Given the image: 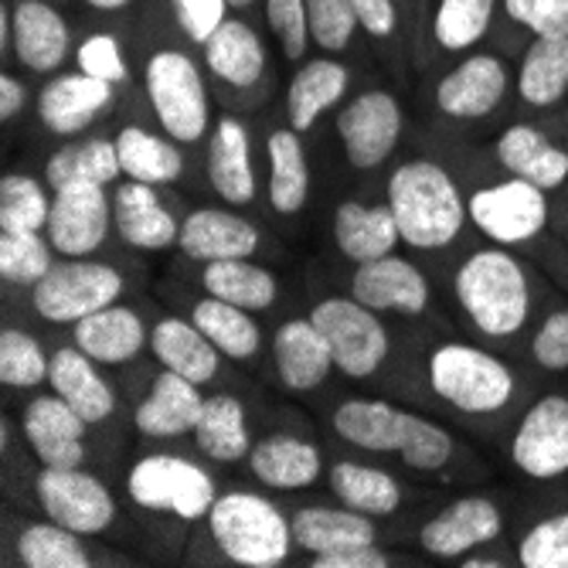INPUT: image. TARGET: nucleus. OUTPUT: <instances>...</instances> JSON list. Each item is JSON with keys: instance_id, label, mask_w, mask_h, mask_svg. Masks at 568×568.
Listing matches in <instances>:
<instances>
[{"instance_id": "obj_1", "label": "nucleus", "mask_w": 568, "mask_h": 568, "mask_svg": "<svg viewBox=\"0 0 568 568\" xmlns=\"http://www.w3.org/2000/svg\"><path fill=\"white\" fill-rule=\"evenodd\" d=\"M453 293L487 341H514L535 317V276L507 245H484L459 263Z\"/></svg>"}, {"instance_id": "obj_2", "label": "nucleus", "mask_w": 568, "mask_h": 568, "mask_svg": "<svg viewBox=\"0 0 568 568\" xmlns=\"http://www.w3.org/2000/svg\"><path fill=\"white\" fill-rule=\"evenodd\" d=\"M388 209L402 242L419 252L446 248L470 222L467 197L436 161H405L388 178Z\"/></svg>"}, {"instance_id": "obj_3", "label": "nucleus", "mask_w": 568, "mask_h": 568, "mask_svg": "<svg viewBox=\"0 0 568 568\" xmlns=\"http://www.w3.org/2000/svg\"><path fill=\"white\" fill-rule=\"evenodd\" d=\"M426 372L433 392L470 419L500 416V412H507L518 402L521 392L518 375H514V368L504 357L463 341L439 344L429 354Z\"/></svg>"}, {"instance_id": "obj_4", "label": "nucleus", "mask_w": 568, "mask_h": 568, "mask_svg": "<svg viewBox=\"0 0 568 568\" xmlns=\"http://www.w3.org/2000/svg\"><path fill=\"white\" fill-rule=\"evenodd\" d=\"M204 521L219 551L242 568H276L296 545L293 525L283 518V510L252 490L222 494Z\"/></svg>"}, {"instance_id": "obj_5", "label": "nucleus", "mask_w": 568, "mask_h": 568, "mask_svg": "<svg viewBox=\"0 0 568 568\" xmlns=\"http://www.w3.org/2000/svg\"><path fill=\"white\" fill-rule=\"evenodd\" d=\"M126 494L136 507L153 514H171L178 521H201L219 500L215 480L197 463L171 453H153L136 459L126 474Z\"/></svg>"}, {"instance_id": "obj_6", "label": "nucleus", "mask_w": 568, "mask_h": 568, "mask_svg": "<svg viewBox=\"0 0 568 568\" xmlns=\"http://www.w3.org/2000/svg\"><path fill=\"white\" fill-rule=\"evenodd\" d=\"M143 85L150 110L174 143H197L209 133V92L191 55L178 48L153 51L143 69Z\"/></svg>"}, {"instance_id": "obj_7", "label": "nucleus", "mask_w": 568, "mask_h": 568, "mask_svg": "<svg viewBox=\"0 0 568 568\" xmlns=\"http://www.w3.org/2000/svg\"><path fill=\"white\" fill-rule=\"evenodd\" d=\"M467 212H470V225L494 245H531L548 232V219H551V201L548 191L510 178L477 187L467 197Z\"/></svg>"}, {"instance_id": "obj_8", "label": "nucleus", "mask_w": 568, "mask_h": 568, "mask_svg": "<svg viewBox=\"0 0 568 568\" xmlns=\"http://www.w3.org/2000/svg\"><path fill=\"white\" fill-rule=\"evenodd\" d=\"M310 321L327 337L334 365L344 378H372L385 365L392 344L378 310L354 296H327L310 310Z\"/></svg>"}, {"instance_id": "obj_9", "label": "nucleus", "mask_w": 568, "mask_h": 568, "mask_svg": "<svg viewBox=\"0 0 568 568\" xmlns=\"http://www.w3.org/2000/svg\"><path fill=\"white\" fill-rule=\"evenodd\" d=\"M510 467L535 484L568 477V388H555L528 402L507 443Z\"/></svg>"}, {"instance_id": "obj_10", "label": "nucleus", "mask_w": 568, "mask_h": 568, "mask_svg": "<svg viewBox=\"0 0 568 568\" xmlns=\"http://www.w3.org/2000/svg\"><path fill=\"white\" fill-rule=\"evenodd\" d=\"M123 290L126 280L120 270L85 255V260H65L51 266V273L38 286H31V303L34 314L48 324H75L95 310L116 303Z\"/></svg>"}, {"instance_id": "obj_11", "label": "nucleus", "mask_w": 568, "mask_h": 568, "mask_svg": "<svg viewBox=\"0 0 568 568\" xmlns=\"http://www.w3.org/2000/svg\"><path fill=\"white\" fill-rule=\"evenodd\" d=\"M34 494L48 521L79 535H102L116 518V500L110 487L99 477L85 474L82 467H69V470L41 467L34 480Z\"/></svg>"}, {"instance_id": "obj_12", "label": "nucleus", "mask_w": 568, "mask_h": 568, "mask_svg": "<svg viewBox=\"0 0 568 568\" xmlns=\"http://www.w3.org/2000/svg\"><path fill=\"white\" fill-rule=\"evenodd\" d=\"M48 242L62 260H85L113 232V197L102 184H72L51 191Z\"/></svg>"}, {"instance_id": "obj_13", "label": "nucleus", "mask_w": 568, "mask_h": 568, "mask_svg": "<svg viewBox=\"0 0 568 568\" xmlns=\"http://www.w3.org/2000/svg\"><path fill=\"white\" fill-rule=\"evenodd\" d=\"M337 140L354 171H375L392 158L402 136V106L385 89H368L337 113Z\"/></svg>"}, {"instance_id": "obj_14", "label": "nucleus", "mask_w": 568, "mask_h": 568, "mask_svg": "<svg viewBox=\"0 0 568 568\" xmlns=\"http://www.w3.org/2000/svg\"><path fill=\"white\" fill-rule=\"evenodd\" d=\"M504 531V510L497 500L477 494L446 504L436 518H429L419 531L423 551L433 558H463L484 545H494Z\"/></svg>"}, {"instance_id": "obj_15", "label": "nucleus", "mask_w": 568, "mask_h": 568, "mask_svg": "<svg viewBox=\"0 0 568 568\" xmlns=\"http://www.w3.org/2000/svg\"><path fill=\"white\" fill-rule=\"evenodd\" d=\"M21 429H24V439L41 467H55V470L82 467L89 423L59 392L31 398L24 405Z\"/></svg>"}, {"instance_id": "obj_16", "label": "nucleus", "mask_w": 568, "mask_h": 568, "mask_svg": "<svg viewBox=\"0 0 568 568\" xmlns=\"http://www.w3.org/2000/svg\"><path fill=\"white\" fill-rule=\"evenodd\" d=\"M351 296L378 314L419 317L429 306V280L402 255H382L372 263H357L351 276Z\"/></svg>"}, {"instance_id": "obj_17", "label": "nucleus", "mask_w": 568, "mask_h": 568, "mask_svg": "<svg viewBox=\"0 0 568 568\" xmlns=\"http://www.w3.org/2000/svg\"><path fill=\"white\" fill-rule=\"evenodd\" d=\"M510 72L497 55H470L436 85V106L449 120H484L507 95Z\"/></svg>"}, {"instance_id": "obj_18", "label": "nucleus", "mask_w": 568, "mask_h": 568, "mask_svg": "<svg viewBox=\"0 0 568 568\" xmlns=\"http://www.w3.org/2000/svg\"><path fill=\"white\" fill-rule=\"evenodd\" d=\"M113 89L116 85L102 82L95 75H85V72L55 75L38 92V120L48 133L75 136L110 110Z\"/></svg>"}, {"instance_id": "obj_19", "label": "nucleus", "mask_w": 568, "mask_h": 568, "mask_svg": "<svg viewBox=\"0 0 568 568\" xmlns=\"http://www.w3.org/2000/svg\"><path fill=\"white\" fill-rule=\"evenodd\" d=\"M113 229L130 248L140 252H164L181 239V222L161 201L158 187L130 178L113 194Z\"/></svg>"}, {"instance_id": "obj_20", "label": "nucleus", "mask_w": 568, "mask_h": 568, "mask_svg": "<svg viewBox=\"0 0 568 568\" xmlns=\"http://www.w3.org/2000/svg\"><path fill=\"white\" fill-rule=\"evenodd\" d=\"M494 161L510 174L545 187L548 194L568 184V150L535 123H514L494 140Z\"/></svg>"}, {"instance_id": "obj_21", "label": "nucleus", "mask_w": 568, "mask_h": 568, "mask_svg": "<svg viewBox=\"0 0 568 568\" xmlns=\"http://www.w3.org/2000/svg\"><path fill=\"white\" fill-rule=\"evenodd\" d=\"M260 229L235 212L222 209H194L181 222L178 248L194 263H222V260H252L260 252Z\"/></svg>"}, {"instance_id": "obj_22", "label": "nucleus", "mask_w": 568, "mask_h": 568, "mask_svg": "<svg viewBox=\"0 0 568 568\" xmlns=\"http://www.w3.org/2000/svg\"><path fill=\"white\" fill-rule=\"evenodd\" d=\"M273 361L283 388L290 392H314L331 378V372H337L331 344L310 314L280 324L273 334Z\"/></svg>"}, {"instance_id": "obj_23", "label": "nucleus", "mask_w": 568, "mask_h": 568, "mask_svg": "<svg viewBox=\"0 0 568 568\" xmlns=\"http://www.w3.org/2000/svg\"><path fill=\"white\" fill-rule=\"evenodd\" d=\"M14 18V55L31 72H59L72 51V31L48 0H18Z\"/></svg>"}, {"instance_id": "obj_24", "label": "nucleus", "mask_w": 568, "mask_h": 568, "mask_svg": "<svg viewBox=\"0 0 568 568\" xmlns=\"http://www.w3.org/2000/svg\"><path fill=\"white\" fill-rule=\"evenodd\" d=\"M201 408H204L201 385L164 368L158 378H153L146 398L136 408V429L146 439H178V436L194 433V426L201 419Z\"/></svg>"}, {"instance_id": "obj_25", "label": "nucleus", "mask_w": 568, "mask_h": 568, "mask_svg": "<svg viewBox=\"0 0 568 568\" xmlns=\"http://www.w3.org/2000/svg\"><path fill=\"white\" fill-rule=\"evenodd\" d=\"M72 344L85 351L95 365H126L143 347H150V334L136 310L110 303L72 324Z\"/></svg>"}, {"instance_id": "obj_26", "label": "nucleus", "mask_w": 568, "mask_h": 568, "mask_svg": "<svg viewBox=\"0 0 568 568\" xmlns=\"http://www.w3.org/2000/svg\"><path fill=\"white\" fill-rule=\"evenodd\" d=\"M293 541L310 558L365 548L378 541L375 518L351 507H300L293 514Z\"/></svg>"}, {"instance_id": "obj_27", "label": "nucleus", "mask_w": 568, "mask_h": 568, "mask_svg": "<svg viewBox=\"0 0 568 568\" xmlns=\"http://www.w3.org/2000/svg\"><path fill=\"white\" fill-rule=\"evenodd\" d=\"M48 385L51 392H59L89 426H102L116 408V395L110 382L99 375V365L79 347H59L51 354Z\"/></svg>"}, {"instance_id": "obj_28", "label": "nucleus", "mask_w": 568, "mask_h": 568, "mask_svg": "<svg viewBox=\"0 0 568 568\" xmlns=\"http://www.w3.org/2000/svg\"><path fill=\"white\" fill-rule=\"evenodd\" d=\"M248 470L263 487L273 490H303L314 487L324 470V456L314 443L290 433H273L260 439L248 453Z\"/></svg>"}, {"instance_id": "obj_29", "label": "nucleus", "mask_w": 568, "mask_h": 568, "mask_svg": "<svg viewBox=\"0 0 568 568\" xmlns=\"http://www.w3.org/2000/svg\"><path fill=\"white\" fill-rule=\"evenodd\" d=\"M402 242L395 212L385 204H361L341 201L334 212V245L351 263H372L382 255H392Z\"/></svg>"}, {"instance_id": "obj_30", "label": "nucleus", "mask_w": 568, "mask_h": 568, "mask_svg": "<svg viewBox=\"0 0 568 568\" xmlns=\"http://www.w3.org/2000/svg\"><path fill=\"white\" fill-rule=\"evenodd\" d=\"M150 354L158 357L164 368L191 378L194 385H209L222 368L219 347L197 331L194 321H181V317H164L153 324Z\"/></svg>"}, {"instance_id": "obj_31", "label": "nucleus", "mask_w": 568, "mask_h": 568, "mask_svg": "<svg viewBox=\"0 0 568 568\" xmlns=\"http://www.w3.org/2000/svg\"><path fill=\"white\" fill-rule=\"evenodd\" d=\"M209 181L215 194L229 204H252L255 201V168H252V146L248 133L239 120L222 116L212 143H209Z\"/></svg>"}, {"instance_id": "obj_32", "label": "nucleus", "mask_w": 568, "mask_h": 568, "mask_svg": "<svg viewBox=\"0 0 568 568\" xmlns=\"http://www.w3.org/2000/svg\"><path fill=\"white\" fill-rule=\"evenodd\" d=\"M351 85V69L334 59L306 62L286 89V120L296 133L314 130V123L344 99Z\"/></svg>"}, {"instance_id": "obj_33", "label": "nucleus", "mask_w": 568, "mask_h": 568, "mask_svg": "<svg viewBox=\"0 0 568 568\" xmlns=\"http://www.w3.org/2000/svg\"><path fill=\"white\" fill-rule=\"evenodd\" d=\"M204 65L215 72V79L235 89H248L266 72V44L242 18H229L204 41Z\"/></svg>"}, {"instance_id": "obj_34", "label": "nucleus", "mask_w": 568, "mask_h": 568, "mask_svg": "<svg viewBox=\"0 0 568 568\" xmlns=\"http://www.w3.org/2000/svg\"><path fill=\"white\" fill-rule=\"evenodd\" d=\"M402 429L405 408H395L382 398H347L334 412V433L368 453H398Z\"/></svg>"}, {"instance_id": "obj_35", "label": "nucleus", "mask_w": 568, "mask_h": 568, "mask_svg": "<svg viewBox=\"0 0 568 568\" xmlns=\"http://www.w3.org/2000/svg\"><path fill=\"white\" fill-rule=\"evenodd\" d=\"M123 164H120V150L116 140H79V143H65L62 150H55L44 164V181L48 191H62L72 184H102L110 187L113 181H120Z\"/></svg>"}, {"instance_id": "obj_36", "label": "nucleus", "mask_w": 568, "mask_h": 568, "mask_svg": "<svg viewBox=\"0 0 568 568\" xmlns=\"http://www.w3.org/2000/svg\"><path fill=\"white\" fill-rule=\"evenodd\" d=\"M194 443L197 449L215 459V463H239L248 459L252 439H248V419H245V405L242 398L222 392L209 395L201 408V419L194 426Z\"/></svg>"}, {"instance_id": "obj_37", "label": "nucleus", "mask_w": 568, "mask_h": 568, "mask_svg": "<svg viewBox=\"0 0 568 568\" xmlns=\"http://www.w3.org/2000/svg\"><path fill=\"white\" fill-rule=\"evenodd\" d=\"M518 95L531 110L568 99V38H535L518 65Z\"/></svg>"}, {"instance_id": "obj_38", "label": "nucleus", "mask_w": 568, "mask_h": 568, "mask_svg": "<svg viewBox=\"0 0 568 568\" xmlns=\"http://www.w3.org/2000/svg\"><path fill=\"white\" fill-rule=\"evenodd\" d=\"M327 484L344 507L368 514V518H388V514L402 507L398 480L378 467H365V463H351V459L334 463Z\"/></svg>"}, {"instance_id": "obj_39", "label": "nucleus", "mask_w": 568, "mask_h": 568, "mask_svg": "<svg viewBox=\"0 0 568 568\" xmlns=\"http://www.w3.org/2000/svg\"><path fill=\"white\" fill-rule=\"evenodd\" d=\"M191 321L229 361H252L263 347V334H260V327H255V321L248 317V310L225 303L219 296L197 300L191 310Z\"/></svg>"}, {"instance_id": "obj_40", "label": "nucleus", "mask_w": 568, "mask_h": 568, "mask_svg": "<svg viewBox=\"0 0 568 568\" xmlns=\"http://www.w3.org/2000/svg\"><path fill=\"white\" fill-rule=\"evenodd\" d=\"M116 150H120L123 174L130 181H143V184H153V187H168V184H174L184 174L181 150L171 140L150 133L143 126H123L120 136H116Z\"/></svg>"}, {"instance_id": "obj_41", "label": "nucleus", "mask_w": 568, "mask_h": 568, "mask_svg": "<svg viewBox=\"0 0 568 568\" xmlns=\"http://www.w3.org/2000/svg\"><path fill=\"white\" fill-rule=\"evenodd\" d=\"M270 158V201L280 215H296L310 197V164L303 140L293 126L273 130L266 143Z\"/></svg>"}, {"instance_id": "obj_42", "label": "nucleus", "mask_w": 568, "mask_h": 568, "mask_svg": "<svg viewBox=\"0 0 568 568\" xmlns=\"http://www.w3.org/2000/svg\"><path fill=\"white\" fill-rule=\"evenodd\" d=\"M201 283L209 296H219L225 303H235L242 310H270L276 303V276L266 266H255L248 260H222L209 263L201 273Z\"/></svg>"}, {"instance_id": "obj_43", "label": "nucleus", "mask_w": 568, "mask_h": 568, "mask_svg": "<svg viewBox=\"0 0 568 568\" xmlns=\"http://www.w3.org/2000/svg\"><path fill=\"white\" fill-rule=\"evenodd\" d=\"M14 551L24 568H89V565H95L89 548L82 545L79 531H69L48 518L41 525H24Z\"/></svg>"}, {"instance_id": "obj_44", "label": "nucleus", "mask_w": 568, "mask_h": 568, "mask_svg": "<svg viewBox=\"0 0 568 568\" xmlns=\"http://www.w3.org/2000/svg\"><path fill=\"white\" fill-rule=\"evenodd\" d=\"M408 470L416 474H439L446 470L453 456H456V443L453 436L436 426L426 416H416V412H405V429H402V446L395 453Z\"/></svg>"}, {"instance_id": "obj_45", "label": "nucleus", "mask_w": 568, "mask_h": 568, "mask_svg": "<svg viewBox=\"0 0 568 568\" xmlns=\"http://www.w3.org/2000/svg\"><path fill=\"white\" fill-rule=\"evenodd\" d=\"M51 197L41 181L28 174H4L0 181V232H44Z\"/></svg>"}, {"instance_id": "obj_46", "label": "nucleus", "mask_w": 568, "mask_h": 568, "mask_svg": "<svg viewBox=\"0 0 568 568\" xmlns=\"http://www.w3.org/2000/svg\"><path fill=\"white\" fill-rule=\"evenodd\" d=\"M497 0H439L433 34L446 51H467L490 31Z\"/></svg>"}, {"instance_id": "obj_47", "label": "nucleus", "mask_w": 568, "mask_h": 568, "mask_svg": "<svg viewBox=\"0 0 568 568\" xmlns=\"http://www.w3.org/2000/svg\"><path fill=\"white\" fill-rule=\"evenodd\" d=\"M51 266L55 248L41 239V232H0V276L14 286H38Z\"/></svg>"}, {"instance_id": "obj_48", "label": "nucleus", "mask_w": 568, "mask_h": 568, "mask_svg": "<svg viewBox=\"0 0 568 568\" xmlns=\"http://www.w3.org/2000/svg\"><path fill=\"white\" fill-rule=\"evenodd\" d=\"M514 558L521 568H568V504L531 521L518 538Z\"/></svg>"}, {"instance_id": "obj_49", "label": "nucleus", "mask_w": 568, "mask_h": 568, "mask_svg": "<svg viewBox=\"0 0 568 568\" xmlns=\"http://www.w3.org/2000/svg\"><path fill=\"white\" fill-rule=\"evenodd\" d=\"M48 372L51 357L28 331L8 327L0 334V382L8 388H38L48 382Z\"/></svg>"}, {"instance_id": "obj_50", "label": "nucleus", "mask_w": 568, "mask_h": 568, "mask_svg": "<svg viewBox=\"0 0 568 568\" xmlns=\"http://www.w3.org/2000/svg\"><path fill=\"white\" fill-rule=\"evenodd\" d=\"M528 357L538 372L568 375V303H555L541 314L528 341Z\"/></svg>"}, {"instance_id": "obj_51", "label": "nucleus", "mask_w": 568, "mask_h": 568, "mask_svg": "<svg viewBox=\"0 0 568 568\" xmlns=\"http://www.w3.org/2000/svg\"><path fill=\"white\" fill-rule=\"evenodd\" d=\"M306 21H310V38L324 51H344L354 41L357 14L354 0H306Z\"/></svg>"}, {"instance_id": "obj_52", "label": "nucleus", "mask_w": 568, "mask_h": 568, "mask_svg": "<svg viewBox=\"0 0 568 568\" xmlns=\"http://www.w3.org/2000/svg\"><path fill=\"white\" fill-rule=\"evenodd\" d=\"M266 21L276 34L283 59L300 62L310 48V21H306V0H266Z\"/></svg>"}, {"instance_id": "obj_53", "label": "nucleus", "mask_w": 568, "mask_h": 568, "mask_svg": "<svg viewBox=\"0 0 568 568\" xmlns=\"http://www.w3.org/2000/svg\"><path fill=\"white\" fill-rule=\"evenodd\" d=\"M504 14L531 38H568V0H504Z\"/></svg>"}, {"instance_id": "obj_54", "label": "nucleus", "mask_w": 568, "mask_h": 568, "mask_svg": "<svg viewBox=\"0 0 568 568\" xmlns=\"http://www.w3.org/2000/svg\"><path fill=\"white\" fill-rule=\"evenodd\" d=\"M75 62H79V72L85 75H95L110 85H123L130 79V69L123 62V51H120V41L106 31L99 34H89L79 51H75Z\"/></svg>"}, {"instance_id": "obj_55", "label": "nucleus", "mask_w": 568, "mask_h": 568, "mask_svg": "<svg viewBox=\"0 0 568 568\" xmlns=\"http://www.w3.org/2000/svg\"><path fill=\"white\" fill-rule=\"evenodd\" d=\"M229 0H174L178 24L194 44H204L229 21Z\"/></svg>"}, {"instance_id": "obj_56", "label": "nucleus", "mask_w": 568, "mask_h": 568, "mask_svg": "<svg viewBox=\"0 0 568 568\" xmlns=\"http://www.w3.org/2000/svg\"><path fill=\"white\" fill-rule=\"evenodd\" d=\"M354 14H357V24L368 38L375 41H385L395 34V0H354Z\"/></svg>"}, {"instance_id": "obj_57", "label": "nucleus", "mask_w": 568, "mask_h": 568, "mask_svg": "<svg viewBox=\"0 0 568 568\" xmlns=\"http://www.w3.org/2000/svg\"><path fill=\"white\" fill-rule=\"evenodd\" d=\"M314 568H388L395 565V558L388 551L375 545H365V548H351V551H337V555H314L310 561Z\"/></svg>"}, {"instance_id": "obj_58", "label": "nucleus", "mask_w": 568, "mask_h": 568, "mask_svg": "<svg viewBox=\"0 0 568 568\" xmlns=\"http://www.w3.org/2000/svg\"><path fill=\"white\" fill-rule=\"evenodd\" d=\"M28 106V85L14 75H0V120L11 123Z\"/></svg>"}, {"instance_id": "obj_59", "label": "nucleus", "mask_w": 568, "mask_h": 568, "mask_svg": "<svg viewBox=\"0 0 568 568\" xmlns=\"http://www.w3.org/2000/svg\"><path fill=\"white\" fill-rule=\"evenodd\" d=\"M459 568H504V565H514V561H507V555H500V551H470V555H463L459 561H456Z\"/></svg>"}, {"instance_id": "obj_60", "label": "nucleus", "mask_w": 568, "mask_h": 568, "mask_svg": "<svg viewBox=\"0 0 568 568\" xmlns=\"http://www.w3.org/2000/svg\"><path fill=\"white\" fill-rule=\"evenodd\" d=\"M89 8H95V11H123V8H130L133 0H85Z\"/></svg>"}, {"instance_id": "obj_61", "label": "nucleus", "mask_w": 568, "mask_h": 568, "mask_svg": "<svg viewBox=\"0 0 568 568\" xmlns=\"http://www.w3.org/2000/svg\"><path fill=\"white\" fill-rule=\"evenodd\" d=\"M229 4H232L235 11H248V8L255 4V0H229Z\"/></svg>"}, {"instance_id": "obj_62", "label": "nucleus", "mask_w": 568, "mask_h": 568, "mask_svg": "<svg viewBox=\"0 0 568 568\" xmlns=\"http://www.w3.org/2000/svg\"><path fill=\"white\" fill-rule=\"evenodd\" d=\"M565 133H568V99H565Z\"/></svg>"}, {"instance_id": "obj_63", "label": "nucleus", "mask_w": 568, "mask_h": 568, "mask_svg": "<svg viewBox=\"0 0 568 568\" xmlns=\"http://www.w3.org/2000/svg\"><path fill=\"white\" fill-rule=\"evenodd\" d=\"M565 245H568V219H565Z\"/></svg>"}]
</instances>
